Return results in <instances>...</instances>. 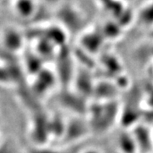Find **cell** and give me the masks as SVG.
Wrapping results in <instances>:
<instances>
[{"mask_svg": "<svg viewBox=\"0 0 153 153\" xmlns=\"http://www.w3.org/2000/svg\"><path fill=\"white\" fill-rule=\"evenodd\" d=\"M134 137L131 138L128 135L120 136L119 139V145L120 149L125 153H132V149H134Z\"/></svg>", "mask_w": 153, "mask_h": 153, "instance_id": "6da1fadb", "label": "cell"}]
</instances>
